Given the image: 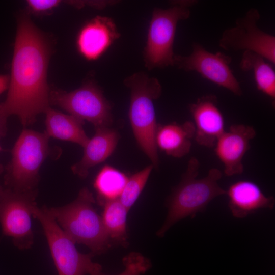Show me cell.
Instances as JSON below:
<instances>
[{
	"label": "cell",
	"mask_w": 275,
	"mask_h": 275,
	"mask_svg": "<svg viewBox=\"0 0 275 275\" xmlns=\"http://www.w3.org/2000/svg\"><path fill=\"white\" fill-rule=\"evenodd\" d=\"M200 163L195 157L188 162L185 172L167 201L168 214L163 224L157 232L162 237L176 223L186 217L193 218L199 212L205 211L207 205L216 197L226 195L218 181L222 178L221 171L209 170L206 176L198 179Z\"/></svg>",
	"instance_id": "2"
},
{
	"label": "cell",
	"mask_w": 275,
	"mask_h": 275,
	"mask_svg": "<svg viewBox=\"0 0 275 275\" xmlns=\"http://www.w3.org/2000/svg\"><path fill=\"white\" fill-rule=\"evenodd\" d=\"M50 104L57 105L95 128L109 127L113 122L112 107L101 88L93 80L85 81L70 92L50 90Z\"/></svg>",
	"instance_id": "8"
},
{
	"label": "cell",
	"mask_w": 275,
	"mask_h": 275,
	"mask_svg": "<svg viewBox=\"0 0 275 275\" xmlns=\"http://www.w3.org/2000/svg\"><path fill=\"white\" fill-rule=\"evenodd\" d=\"M188 1L171 2L167 9L155 8L148 30L144 61L148 70L173 66V44L179 21L190 16Z\"/></svg>",
	"instance_id": "6"
},
{
	"label": "cell",
	"mask_w": 275,
	"mask_h": 275,
	"mask_svg": "<svg viewBox=\"0 0 275 275\" xmlns=\"http://www.w3.org/2000/svg\"><path fill=\"white\" fill-rule=\"evenodd\" d=\"M122 262L124 270L118 275H142L152 266L149 259L135 252H131L125 256L122 259Z\"/></svg>",
	"instance_id": "23"
},
{
	"label": "cell",
	"mask_w": 275,
	"mask_h": 275,
	"mask_svg": "<svg viewBox=\"0 0 275 275\" xmlns=\"http://www.w3.org/2000/svg\"><path fill=\"white\" fill-rule=\"evenodd\" d=\"M128 178L124 173L110 165L103 166L93 183L98 203L102 205L107 201L119 199Z\"/></svg>",
	"instance_id": "20"
},
{
	"label": "cell",
	"mask_w": 275,
	"mask_h": 275,
	"mask_svg": "<svg viewBox=\"0 0 275 275\" xmlns=\"http://www.w3.org/2000/svg\"><path fill=\"white\" fill-rule=\"evenodd\" d=\"M260 18L257 9H249L243 16L236 20L234 26L223 31L219 40V47L230 52H253L274 64L275 37L259 28Z\"/></svg>",
	"instance_id": "10"
},
{
	"label": "cell",
	"mask_w": 275,
	"mask_h": 275,
	"mask_svg": "<svg viewBox=\"0 0 275 275\" xmlns=\"http://www.w3.org/2000/svg\"><path fill=\"white\" fill-rule=\"evenodd\" d=\"M37 190L19 191L4 188L0 197V225L4 235L12 238L19 249H30L34 243L32 227Z\"/></svg>",
	"instance_id": "9"
},
{
	"label": "cell",
	"mask_w": 275,
	"mask_h": 275,
	"mask_svg": "<svg viewBox=\"0 0 275 275\" xmlns=\"http://www.w3.org/2000/svg\"><path fill=\"white\" fill-rule=\"evenodd\" d=\"M244 71H252L257 89L275 100V71L262 56L251 51L242 52L239 63Z\"/></svg>",
	"instance_id": "19"
},
{
	"label": "cell",
	"mask_w": 275,
	"mask_h": 275,
	"mask_svg": "<svg viewBox=\"0 0 275 275\" xmlns=\"http://www.w3.org/2000/svg\"><path fill=\"white\" fill-rule=\"evenodd\" d=\"M51 53L49 40L35 25L28 13L17 18V30L6 99L0 112L15 115L24 127L50 107L47 69Z\"/></svg>",
	"instance_id": "1"
},
{
	"label": "cell",
	"mask_w": 275,
	"mask_h": 275,
	"mask_svg": "<svg viewBox=\"0 0 275 275\" xmlns=\"http://www.w3.org/2000/svg\"><path fill=\"white\" fill-rule=\"evenodd\" d=\"M4 171V166L0 163V176ZM4 188L0 185V197L3 192Z\"/></svg>",
	"instance_id": "27"
},
{
	"label": "cell",
	"mask_w": 275,
	"mask_h": 275,
	"mask_svg": "<svg viewBox=\"0 0 275 275\" xmlns=\"http://www.w3.org/2000/svg\"><path fill=\"white\" fill-rule=\"evenodd\" d=\"M228 206L232 215L242 218L261 209H273L274 198L266 196L255 182L239 180L232 184L226 190Z\"/></svg>",
	"instance_id": "15"
},
{
	"label": "cell",
	"mask_w": 275,
	"mask_h": 275,
	"mask_svg": "<svg viewBox=\"0 0 275 275\" xmlns=\"http://www.w3.org/2000/svg\"><path fill=\"white\" fill-rule=\"evenodd\" d=\"M62 3L60 0H28L26 2L29 13L38 16L51 13Z\"/></svg>",
	"instance_id": "24"
},
{
	"label": "cell",
	"mask_w": 275,
	"mask_h": 275,
	"mask_svg": "<svg viewBox=\"0 0 275 275\" xmlns=\"http://www.w3.org/2000/svg\"><path fill=\"white\" fill-rule=\"evenodd\" d=\"M231 62L230 56L221 52H210L200 43H194L188 56L175 54L173 66L187 72H197L203 78L240 96L243 91L230 68Z\"/></svg>",
	"instance_id": "11"
},
{
	"label": "cell",
	"mask_w": 275,
	"mask_h": 275,
	"mask_svg": "<svg viewBox=\"0 0 275 275\" xmlns=\"http://www.w3.org/2000/svg\"><path fill=\"white\" fill-rule=\"evenodd\" d=\"M120 36L114 20L97 16L86 22L76 38L78 53L88 61L99 59Z\"/></svg>",
	"instance_id": "13"
},
{
	"label": "cell",
	"mask_w": 275,
	"mask_h": 275,
	"mask_svg": "<svg viewBox=\"0 0 275 275\" xmlns=\"http://www.w3.org/2000/svg\"><path fill=\"white\" fill-rule=\"evenodd\" d=\"M45 133L50 138L77 144L82 148L89 138L84 128V121L70 114L51 108L45 112Z\"/></svg>",
	"instance_id": "18"
},
{
	"label": "cell",
	"mask_w": 275,
	"mask_h": 275,
	"mask_svg": "<svg viewBox=\"0 0 275 275\" xmlns=\"http://www.w3.org/2000/svg\"><path fill=\"white\" fill-rule=\"evenodd\" d=\"M124 85L130 89L128 116L136 141L154 168L159 164L156 134L158 127L154 101L160 97L161 85L155 77L138 72L128 76Z\"/></svg>",
	"instance_id": "3"
},
{
	"label": "cell",
	"mask_w": 275,
	"mask_h": 275,
	"mask_svg": "<svg viewBox=\"0 0 275 275\" xmlns=\"http://www.w3.org/2000/svg\"><path fill=\"white\" fill-rule=\"evenodd\" d=\"M93 194L87 187L80 189L76 198L62 207L48 208L50 214L65 233L76 243L88 247L95 255L112 245V241L97 213Z\"/></svg>",
	"instance_id": "4"
},
{
	"label": "cell",
	"mask_w": 275,
	"mask_h": 275,
	"mask_svg": "<svg viewBox=\"0 0 275 275\" xmlns=\"http://www.w3.org/2000/svg\"><path fill=\"white\" fill-rule=\"evenodd\" d=\"M3 150V149L2 148V147H1V146L0 145V152L1 151H2Z\"/></svg>",
	"instance_id": "28"
},
{
	"label": "cell",
	"mask_w": 275,
	"mask_h": 275,
	"mask_svg": "<svg viewBox=\"0 0 275 275\" xmlns=\"http://www.w3.org/2000/svg\"><path fill=\"white\" fill-rule=\"evenodd\" d=\"M49 138L45 133L24 129L11 150V159L6 167L4 184L19 191L36 190L39 171L50 154Z\"/></svg>",
	"instance_id": "5"
},
{
	"label": "cell",
	"mask_w": 275,
	"mask_h": 275,
	"mask_svg": "<svg viewBox=\"0 0 275 275\" xmlns=\"http://www.w3.org/2000/svg\"><path fill=\"white\" fill-rule=\"evenodd\" d=\"M8 117L0 112V139L4 137L7 132Z\"/></svg>",
	"instance_id": "25"
},
{
	"label": "cell",
	"mask_w": 275,
	"mask_h": 275,
	"mask_svg": "<svg viewBox=\"0 0 275 275\" xmlns=\"http://www.w3.org/2000/svg\"><path fill=\"white\" fill-rule=\"evenodd\" d=\"M189 109L194 120V139L199 145L214 147L226 130L225 119L218 106L217 97L213 94L202 96L190 104Z\"/></svg>",
	"instance_id": "14"
},
{
	"label": "cell",
	"mask_w": 275,
	"mask_h": 275,
	"mask_svg": "<svg viewBox=\"0 0 275 275\" xmlns=\"http://www.w3.org/2000/svg\"><path fill=\"white\" fill-rule=\"evenodd\" d=\"M195 136V127L192 121L180 124L173 122L158 125L156 134L157 149L168 155L182 157L190 151Z\"/></svg>",
	"instance_id": "17"
},
{
	"label": "cell",
	"mask_w": 275,
	"mask_h": 275,
	"mask_svg": "<svg viewBox=\"0 0 275 275\" xmlns=\"http://www.w3.org/2000/svg\"><path fill=\"white\" fill-rule=\"evenodd\" d=\"M101 216L103 225L110 239L126 244L127 214L129 211L119 199L105 202Z\"/></svg>",
	"instance_id": "21"
},
{
	"label": "cell",
	"mask_w": 275,
	"mask_h": 275,
	"mask_svg": "<svg viewBox=\"0 0 275 275\" xmlns=\"http://www.w3.org/2000/svg\"><path fill=\"white\" fill-rule=\"evenodd\" d=\"M9 81V75L0 74V95L6 90H7Z\"/></svg>",
	"instance_id": "26"
},
{
	"label": "cell",
	"mask_w": 275,
	"mask_h": 275,
	"mask_svg": "<svg viewBox=\"0 0 275 275\" xmlns=\"http://www.w3.org/2000/svg\"><path fill=\"white\" fill-rule=\"evenodd\" d=\"M119 139V133L109 127L96 128L94 135L83 147L82 158L71 167L73 173L81 178H86L92 168L112 154Z\"/></svg>",
	"instance_id": "16"
},
{
	"label": "cell",
	"mask_w": 275,
	"mask_h": 275,
	"mask_svg": "<svg viewBox=\"0 0 275 275\" xmlns=\"http://www.w3.org/2000/svg\"><path fill=\"white\" fill-rule=\"evenodd\" d=\"M256 132L252 126L233 124L226 130L217 140L215 153L224 166L226 176H231L243 173V158L249 150L250 142Z\"/></svg>",
	"instance_id": "12"
},
{
	"label": "cell",
	"mask_w": 275,
	"mask_h": 275,
	"mask_svg": "<svg viewBox=\"0 0 275 275\" xmlns=\"http://www.w3.org/2000/svg\"><path fill=\"white\" fill-rule=\"evenodd\" d=\"M153 168L151 164L128 178L119 200L128 210L142 192Z\"/></svg>",
	"instance_id": "22"
},
{
	"label": "cell",
	"mask_w": 275,
	"mask_h": 275,
	"mask_svg": "<svg viewBox=\"0 0 275 275\" xmlns=\"http://www.w3.org/2000/svg\"><path fill=\"white\" fill-rule=\"evenodd\" d=\"M33 217L40 223L58 275H101L102 266L92 260V253L79 252L75 243L65 233L48 208L33 209Z\"/></svg>",
	"instance_id": "7"
}]
</instances>
